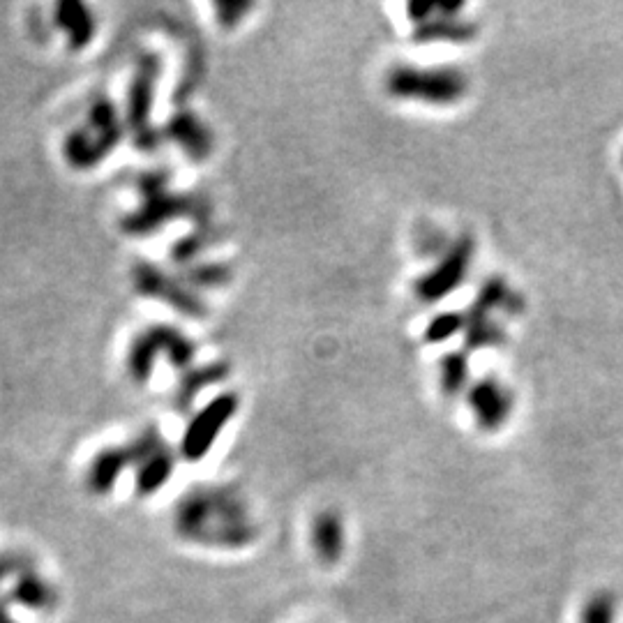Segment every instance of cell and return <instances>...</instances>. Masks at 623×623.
<instances>
[{
    "instance_id": "obj_1",
    "label": "cell",
    "mask_w": 623,
    "mask_h": 623,
    "mask_svg": "<svg viewBox=\"0 0 623 623\" xmlns=\"http://www.w3.org/2000/svg\"><path fill=\"white\" fill-rule=\"evenodd\" d=\"M174 524L180 538L206 547L238 550L257 538L245 501L227 487L187 494L176 508Z\"/></svg>"
},
{
    "instance_id": "obj_2",
    "label": "cell",
    "mask_w": 623,
    "mask_h": 623,
    "mask_svg": "<svg viewBox=\"0 0 623 623\" xmlns=\"http://www.w3.org/2000/svg\"><path fill=\"white\" fill-rule=\"evenodd\" d=\"M386 90L397 100L423 102L432 107H453L464 100L469 81L457 67H393L386 77Z\"/></svg>"
},
{
    "instance_id": "obj_3",
    "label": "cell",
    "mask_w": 623,
    "mask_h": 623,
    "mask_svg": "<svg viewBox=\"0 0 623 623\" xmlns=\"http://www.w3.org/2000/svg\"><path fill=\"white\" fill-rule=\"evenodd\" d=\"M118 111L107 97H100L90 109L88 125L70 134L65 141V157L74 169H93L120 141Z\"/></svg>"
},
{
    "instance_id": "obj_4",
    "label": "cell",
    "mask_w": 623,
    "mask_h": 623,
    "mask_svg": "<svg viewBox=\"0 0 623 623\" xmlns=\"http://www.w3.org/2000/svg\"><path fill=\"white\" fill-rule=\"evenodd\" d=\"M197 354V344L171 326H150L134 337L127 365L134 381H146L153 374L157 356H167L171 365L187 367Z\"/></svg>"
},
{
    "instance_id": "obj_5",
    "label": "cell",
    "mask_w": 623,
    "mask_h": 623,
    "mask_svg": "<svg viewBox=\"0 0 623 623\" xmlns=\"http://www.w3.org/2000/svg\"><path fill=\"white\" fill-rule=\"evenodd\" d=\"M238 411V397L234 393H220L213 397L197 416L192 418V423L187 425L180 441V455L187 462H199L210 453V448L215 446V441L220 439L224 425L236 416Z\"/></svg>"
},
{
    "instance_id": "obj_6",
    "label": "cell",
    "mask_w": 623,
    "mask_h": 623,
    "mask_svg": "<svg viewBox=\"0 0 623 623\" xmlns=\"http://www.w3.org/2000/svg\"><path fill=\"white\" fill-rule=\"evenodd\" d=\"M474 247V238H457L455 245L444 254V259L430 273L418 277L414 284L416 296L423 303H439L450 291L460 289L462 282L467 280L471 264H474Z\"/></svg>"
},
{
    "instance_id": "obj_7",
    "label": "cell",
    "mask_w": 623,
    "mask_h": 623,
    "mask_svg": "<svg viewBox=\"0 0 623 623\" xmlns=\"http://www.w3.org/2000/svg\"><path fill=\"white\" fill-rule=\"evenodd\" d=\"M132 453V467H137V492L155 494L169 483L171 474H174L176 457L171 455L169 446L164 444L160 434L148 432L137 441V446L130 448Z\"/></svg>"
},
{
    "instance_id": "obj_8",
    "label": "cell",
    "mask_w": 623,
    "mask_h": 623,
    "mask_svg": "<svg viewBox=\"0 0 623 623\" xmlns=\"http://www.w3.org/2000/svg\"><path fill=\"white\" fill-rule=\"evenodd\" d=\"M134 287L148 298L162 300V303L176 307V310L183 312L185 317L192 319L206 317V305L201 303L197 296L190 294L183 284L171 280V277L160 268L150 264H139L134 268Z\"/></svg>"
},
{
    "instance_id": "obj_9",
    "label": "cell",
    "mask_w": 623,
    "mask_h": 623,
    "mask_svg": "<svg viewBox=\"0 0 623 623\" xmlns=\"http://www.w3.org/2000/svg\"><path fill=\"white\" fill-rule=\"evenodd\" d=\"M469 409L483 432H497L513 414V395L499 379L485 377L469 386Z\"/></svg>"
},
{
    "instance_id": "obj_10",
    "label": "cell",
    "mask_w": 623,
    "mask_h": 623,
    "mask_svg": "<svg viewBox=\"0 0 623 623\" xmlns=\"http://www.w3.org/2000/svg\"><path fill=\"white\" fill-rule=\"evenodd\" d=\"M167 180L164 176H150L144 183V190L148 194L146 208L141 213L130 217V229L132 231H150L157 224H162L169 217H180L197 213V206L192 204V199L187 197H174L167 194Z\"/></svg>"
},
{
    "instance_id": "obj_11",
    "label": "cell",
    "mask_w": 623,
    "mask_h": 623,
    "mask_svg": "<svg viewBox=\"0 0 623 623\" xmlns=\"http://www.w3.org/2000/svg\"><path fill=\"white\" fill-rule=\"evenodd\" d=\"M464 10L462 3H439L437 5V17L425 19L423 24H418L414 40L425 44V42H453V44H464L471 42L476 37V26L469 24L457 17Z\"/></svg>"
},
{
    "instance_id": "obj_12",
    "label": "cell",
    "mask_w": 623,
    "mask_h": 623,
    "mask_svg": "<svg viewBox=\"0 0 623 623\" xmlns=\"http://www.w3.org/2000/svg\"><path fill=\"white\" fill-rule=\"evenodd\" d=\"M10 605H21L26 610L33 612H54L60 596L58 589L54 587V582L49 577H44L37 566H30L24 573L17 575L12 580V589L7 591V596H3Z\"/></svg>"
},
{
    "instance_id": "obj_13",
    "label": "cell",
    "mask_w": 623,
    "mask_h": 623,
    "mask_svg": "<svg viewBox=\"0 0 623 623\" xmlns=\"http://www.w3.org/2000/svg\"><path fill=\"white\" fill-rule=\"evenodd\" d=\"M312 547L324 564H337L342 559L344 547H347V529L335 510H324L317 515L312 524Z\"/></svg>"
},
{
    "instance_id": "obj_14",
    "label": "cell",
    "mask_w": 623,
    "mask_h": 623,
    "mask_svg": "<svg viewBox=\"0 0 623 623\" xmlns=\"http://www.w3.org/2000/svg\"><path fill=\"white\" fill-rule=\"evenodd\" d=\"M167 132L192 160H206L213 150V134L194 114H178Z\"/></svg>"
},
{
    "instance_id": "obj_15",
    "label": "cell",
    "mask_w": 623,
    "mask_h": 623,
    "mask_svg": "<svg viewBox=\"0 0 623 623\" xmlns=\"http://www.w3.org/2000/svg\"><path fill=\"white\" fill-rule=\"evenodd\" d=\"M127 467H132L130 448H104L95 455L88 469V487L95 494H107L114 490L116 480Z\"/></svg>"
},
{
    "instance_id": "obj_16",
    "label": "cell",
    "mask_w": 623,
    "mask_h": 623,
    "mask_svg": "<svg viewBox=\"0 0 623 623\" xmlns=\"http://www.w3.org/2000/svg\"><path fill=\"white\" fill-rule=\"evenodd\" d=\"M157 77V63L155 58H146L141 63L137 79H134L130 90V123L141 137L148 134V118L150 107H153V86Z\"/></svg>"
},
{
    "instance_id": "obj_17",
    "label": "cell",
    "mask_w": 623,
    "mask_h": 623,
    "mask_svg": "<svg viewBox=\"0 0 623 623\" xmlns=\"http://www.w3.org/2000/svg\"><path fill=\"white\" fill-rule=\"evenodd\" d=\"M56 24L65 30L72 49H84L95 35V17L88 5L60 3L56 10Z\"/></svg>"
},
{
    "instance_id": "obj_18",
    "label": "cell",
    "mask_w": 623,
    "mask_h": 623,
    "mask_svg": "<svg viewBox=\"0 0 623 623\" xmlns=\"http://www.w3.org/2000/svg\"><path fill=\"white\" fill-rule=\"evenodd\" d=\"M464 330H467V347L469 349L499 347V344L506 342L504 328H501L497 321L490 317V314H480V312L471 310Z\"/></svg>"
},
{
    "instance_id": "obj_19",
    "label": "cell",
    "mask_w": 623,
    "mask_h": 623,
    "mask_svg": "<svg viewBox=\"0 0 623 623\" xmlns=\"http://www.w3.org/2000/svg\"><path fill=\"white\" fill-rule=\"evenodd\" d=\"M517 296L510 291L508 284L501 277H490L478 291V298L474 303V312L480 314H492L497 310H513Z\"/></svg>"
},
{
    "instance_id": "obj_20",
    "label": "cell",
    "mask_w": 623,
    "mask_h": 623,
    "mask_svg": "<svg viewBox=\"0 0 623 623\" xmlns=\"http://www.w3.org/2000/svg\"><path fill=\"white\" fill-rule=\"evenodd\" d=\"M469 381V363L464 354H448L441 360V386L446 395H460Z\"/></svg>"
},
{
    "instance_id": "obj_21",
    "label": "cell",
    "mask_w": 623,
    "mask_h": 623,
    "mask_svg": "<svg viewBox=\"0 0 623 623\" xmlns=\"http://www.w3.org/2000/svg\"><path fill=\"white\" fill-rule=\"evenodd\" d=\"M467 326V317H462L460 312H444L439 317H434L425 328V340L432 344L446 342L450 337L460 333Z\"/></svg>"
},
{
    "instance_id": "obj_22",
    "label": "cell",
    "mask_w": 623,
    "mask_h": 623,
    "mask_svg": "<svg viewBox=\"0 0 623 623\" xmlns=\"http://www.w3.org/2000/svg\"><path fill=\"white\" fill-rule=\"evenodd\" d=\"M614 596L607 591H598L587 600L582 610V623H614Z\"/></svg>"
},
{
    "instance_id": "obj_23",
    "label": "cell",
    "mask_w": 623,
    "mask_h": 623,
    "mask_svg": "<svg viewBox=\"0 0 623 623\" xmlns=\"http://www.w3.org/2000/svg\"><path fill=\"white\" fill-rule=\"evenodd\" d=\"M229 277H231V270L224 264H201L187 273V280H190L192 284H197V287L201 289L222 287V284L229 282Z\"/></svg>"
},
{
    "instance_id": "obj_24",
    "label": "cell",
    "mask_w": 623,
    "mask_h": 623,
    "mask_svg": "<svg viewBox=\"0 0 623 623\" xmlns=\"http://www.w3.org/2000/svg\"><path fill=\"white\" fill-rule=\"evenodd\" d=\"M30 566H35V561L28 557V554L21 552H3L0 554V584L5 580H14V577L24 573Z\"/></svg>"
},
{
    "instance_id": "obj_25",
    "label": "cell",
    "mask_w": 623,
    "mask_h": 623,
    "mask_svg": "<svg viewBox=\"0 0 623 623\" xmlns=\"http://www.w3.org/2000/svg\"><path fill=\"white\" fill-rule=\"evenodd\" d=\"M224 377V370L222 367H206V370H194L190 372V377H187L183 381V395L190 400L192 395H197L201 388H204L206 384H210V381H220Z\"/></svg>"
},
{
    "instance_id": "obj_26",
    "label": "cell",
    "mask_w": 623,
    "mask_h": 623,
    "mask_svg": "<svg viewBox=\"0 0 623 623\" xmlns=\"http://www.w3.org/2000/svg\"><path fill=\"white\" fill-rule=\"evenodd\" d=\"M217 19L224 28H234L240 19H243L245 12L252 10V5L247 3H217Z\"/></svg>"
}]
</instances>
